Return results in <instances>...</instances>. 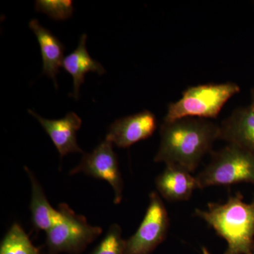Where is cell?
Segmentation results:
<instances>
[{
	"label": "cell",
	"mask_w": 254,
	"mask_h": 254,
	"mask_svg": "<svg viewBox=\"0 0 254 254\" xmlns=\"http://www.w3.org/2000/svg\"><path fill=\"white\" fill-rule=\"evenodd\" d=\"M87 38L86 33L82 35L77 48L63 60V67L72 76L73 80V91L70 96L76 100L79 98L80 88L84 83L87 73L96 72L101 76L106 72L103 65L93 60L88 53L86 48Z\"/></svg>",
	"instance_id": "cell-13"
},
{
	"label": "cell",
	"mask_w": 254,
	"mask_h": 254,
	"mask_svg": "<svg viewBox=\"0 0 254 254\" xmlns=\"http://www.w3.org/2000/svg\"><path fill=\"white\" fill-rule=\"evenodd\" d=\"M155 187L159 195L170 202L188 200L198 189L195 177L176 165H166L155 179Z\"/></svg>",
	"instance_id": "cell-11"
},
{
	"label": "cell",
	"mask_w": 254,
	"mask_h": 254,
	"mask_svg": "<svg viewBox=\"0 0 254 254\" xmlns=\"http://www.w3.org/2000/svg\"><path fill=\"white\" fill-rule=\"evenodd\" d=\"M28 113L39 122L54 143L61 158L73 153H83L78 145L76 133L81 128V119L73 112L68 113L60 120H49L40 116L33 110Z\"/></svg>",
	"instance_id": "cell-9"
},
{
	"label": "cell",
	"mask_w": 254,
	"mask_h": 254,
	"mask_svg": "<svg viewBox=\"0 0 254 254\" xmlns=\"http://www.w3.org/2000/svg\"><path fill=\"white\" fill-rule=\"evenodd\" d=\"M170 227L168 210L158 192L149 195V204L136 232L126 240L125 254H150L163 243Z\"/></svg>",
	"instance_id": "cell-6"
},
{
	"label": "cell",
	"mask_w": 254,
	"mask_h": 254,
	"mask_svg": "<svg viewBox=\"0 0 254 254\" xmlns=\"http://www.w3.org/2000/svg\"><path fill=\"white\" fill-rule=\"evenodd\" d=\"M251 254H254V250H253V251H252V253H251Z\"/></svg>",
	"instance_id": "cell-20"
},
{
	"label": "cell",
	"mask_w": 254,
	"mask_h": 254,
	"mask_svg": "<svg viewBox=\"0 0 254 254\" xmlns=\"http://www.w3.org/2000/svg\"><path fill=\"white\" fill-rule=\"evenodd\" d=\"M158 126L156 117L152 112L140 113L118 119L109 128L107 139L118 148H126L150 138Z\"/></svg>",
	"instance_id": "cell-8"
},
{
	"label": "cell",
	"mask_w": 254,
	"mask_h": 254,
	"mask_svg": "<svg viewBox=\"0 0 254 254\" xmlns=\"http://www.w3.org/2000/svg\"><path fill=\"white\" fill-rule=\"evenodd\" d=\"M204 220L227 242L224 254H251L254 247V201L246 203L240 193L230 195L224 203H210L207 210L196 208Z\"/></svg>",
	"instance_id": "cell-2"
},
{
	"label": "cell",
	"mask_w": 254,
	"mask_h": 254,
	"mask_svg": "<svg viewBox=\"0 0 254 254\" xmlns=\"http://www.w3.org/2000/svg\"><path fill=\"white\" fill-rule=\"evenodd\" d=\"M250 107L252 110H254V86L252 90V103H251Z\"/></svg>",
	"instance_id": "cell-18"
},
{
	"label": "cell",
	"mask_w": 254,
	"mask_h": 254,
	"mask_svg": "<svg viewBox=\"0 0 254 254\" xmlns=\"http://www.w3.org/2000/svg\"><path fill=\"white\" fill-rule=\"evenodd\" d=\"M37 11L44 13L55 21H64L72 16L73 1L70 0H38Z\"/></svg>",
	"instance_id": "cell-17"
},
{
	"label": "cell",
	"mask_w": 254,
	"mask_h": 254,
	"mask_svg": "<svg viewBox=\"0 0 254 254\" xmlns=\"http://www.w3.org/2000/svg\"><path fill=\"white\" fill-rule=\"evenodd\" d=\"M160 135L155 163L176 165L193 173L203 157L211 153L215 142L220 139V125L205 119H180L163 122Z\"/></svg>",
	"instance_id": "cell-1"
},
{
	"label": "cell",
	"mask_w": 254,
	"mask_h": 254,
	"mask_svg": "<svg viewBox=\"0 0 254 254\" xmlns=\"http://www.w3.org/2000/svg\"><path fill=\"white\" fill-rule=\"evenodd\" d=\"M220 139L254 155V110L237 108L220 125Z\"/></svg>",
	"instance_id": "cell-10"
},
{
	"label": "cell",
	"mask_w": 254,
	"mask_h": 254,
	"mask_svg": "<svg viewBox=\"0 0 254 254\" xmlns=\"http://www.w3.org/2000/svg\"><path fill=\"white\" fill-rule=\"evenodd\" d=\"M210 155V163L195 177L198 189L242 182L254 185V155L250 152L227 144Z\"/></svg>",
	"instance_id": "cell-4"
},
{
	"label": "cell",
	"mask_w": 254,
	"mask_h": 254,
	"mask_svg": "<svg viewBox=\"0 0 254 254\" xmlns=\"http://www.w3.org/2000/svg\"><path fill=\"white\" fill-rule=\"evenodd\" d=\"M125 250L126 240L123 239L121 227L118 224H113L91 254H125Z\"/></svg>",
	"instance_id": "cell-16"
},
{
	"label": "cell",
	"mask_w": 254,
	"mask_h": 254,
	"mask_svg": "<svg viewBox=\"0 0 254 254\" xmlns=\"http://www.w3.org/2000/svg\"><path fill=\"white\" fill-rule=\"evenodd\" d=\"M83 173L106 181L115 193L114 203L119 204L123 198L124 182L113 143L105 138L91 153L83 155L81 163L71 170V175Z\"/></svg>",
	"instance_id": "cell-7"
},
{
	"label": "cell",
	"mask_w": 254,
	"mask_h": 254,
	"mask_svg": "<svg viewBox=\"0 0 254 254\" xmlns=\"http://www.w3.org/2000/svg\"><path fill=\"white\" fill-rule=\"evenodd\" d=\"M60 218L46 232L50 254H78L101 235L103 229L93 226L65 203L59 206Z\"/></svg>",
	"instance_id": "cell-5"
},
{
	"label": "cell",
	"mask_w": 254,
	"mask_h": 254,
	"mask_svg": "<svg viewBox=\"0 0 254 254\" xmlns=\"http://www.w3.org/2000/svg\"><path fill=\"white\" fill-rule=\"evenodd\" d=\"M31 186V209L32 222L38 230L46 232L58 221L60 218L59 209L53 208L47 198L44 190L36 175L27 167H25Z\"/></svg>",
	"instance_id": "cell-14"
},
{
	"label": "cell",
	"mask_w": 254,
	"mask_h": 254,
	"mask_svg": "<svg viewBox=\"0 0 254 254\" xmlns=\"http://www.w3.org/2000/svg\"><path fill=\"white\" fill-rule=\"evenodd\" d=\"M240 90V86L233 82L190 87L182 93L180 100L169 105L164 122L187 118L216 119L227 102Z\"/></svg>",
	"instance_id": "cell-3"
},
{
	"label": "cell",
	"mask_w": 254,
	"mask_h": 254,
	"mask_svg": "<svg viewBox=\"0 0 254 254\" xmlns=\"http://www.w3.org/2000/svg\"><path fill=\"white\" fill-rule=\"evenodd\" d=\"M29 27L36 35L43 58V73L54 81L58 88L56 76L63 66L65 47L50 30L43 27L37 19L31 20Z\"/></svg>",
	"instance_id": "cell-12"
},
{
	"label": "cell",
	"mask_w": 254,
	"mask_h": 254,
	"mask_svg": "<svg viewBox=\"0 0 254 254\" xmlns=\"http://www.w3.org/2000/svg\"><path fill=\"white\" fill-rule=\"evenodd\" d=\"M201 254H211L210 253V252H209L208 249H207L206 247H202Z\"/></svg>",
	"instance_id": "cell-19"
},
{
	"label": "cell",
	"mask_w": 254,
	"mask_h": 254,
	"mask_svg": "<svg viewBox=\"0 0 254 254\" xmlns=\"http://www.w3.org/2000/svg\"><path fill=\"white\" fill-rule=\"evenodd\" d=\"M0 254H40L21 225L14 223L1 242Z\"/></svg>",
	"instance_id": "cell-15"
}]
</instances>
